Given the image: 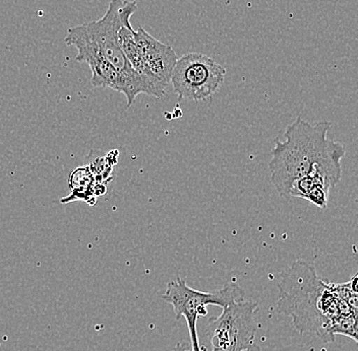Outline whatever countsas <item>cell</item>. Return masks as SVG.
Listing matches in <instances>:
<instances>
[{
    "mask_svg": "<svg viewBox=\"0 0 358 351\" xmlns=\"http://www.w3.org/2000/svg\"><path fill=\"white\" fill-rule=\"evenodd\" d=\"M225 75L226 69L209 56L187 53L178 57L170 82L179 100L200 102L212 99Z\"/></svg>",
    "mask_w": 358,
    "mask_h": 351,
    "instance_id": "cell-5",
    "label": "cell"
},
{
    "mask_svg": "<svg viewBox=\"0 0 358 351\" xmlns=\"http://www.w3.org/2000/svg\"><path fill=\"white\" fill-rule=\"evenodd\" d=\"M189 345H187V342H179V343L176 344L174 346L173 350L172 351H194L187 350ZM238 351H262L261 348L259 345H257L256 343L252 344V345L248 346V348H245V350H241Z\"/></svg>",
    "mask_w": 358,
    "mask_h": 351,
    "instance_id": "cell-12",
    "label": "cell"
},
{
    "mask_svg": "<svg viewBox=\"0 0 358 351\" xmlns=\"http://www.w3.org/2000/svg\"><path fill=\"white\" fill-rule=\"evenodd\" d=\"M334 335L342 334L357 342V314L340 317L332 327Z\"/></svg>",
    "mask_w": 358,
    "mask_h": 351,
    "instance_id": "cell-9",
    "label": "cell"
},
{
    "mask_svg": "<svg viewBox=\"0 0 358 351\" xmlns=\"http://www.w3.org/2000/svg\"><path fill=\"white\" fill-rule=\"evenodd\" d=\"M107 184H108V183L97 182V181H95L93 184L94 195H95L96 197L105 195L107 192Z\"/></svg>",
    "mask_w": 358,
    "mask_h": 351,
    "instance_id": "cell-13",
    "label": "cell"
},
{
    "mask_svg": "<svg viewBox=\"0 0 358 351\" xmlns=\"http://www.w3.org/2000/svg\"><path fill=\"white\" fill-rule=\"evenodd\" d=\"M134 38L145 67L166 89L178 56L169 45L162 43L143 28L134 30Z\"/></svg>",
    "mask_w": 358,
    "mask_h": 351,
    "instance_id": "cell-7",
    "label": "cell"
},
{
    "mask_svg": "<svg viewBox=\"0 0 358 351\" xmlns=\"http://www.w3.org/2000/svg\"><path fill=\"white\" fill-rule=\"evenodd\" d=\"M138 10V3L129 0H111L104 17L78 24L67 31L64 42L78 52H94L112 64L120 73L134 80H145L131 66L120 47L118 33Z\"/></svg>",
    "mask_w": 358,
    "mask_h": 351,
    "instance_id": "cell-3",
    "label": "cell"
},
{
    "mask_svg": "<svg viewBox=\"0 0 358 351\" xmlns=\"http://www.w3.org/2000/svg\"><path fill=\"white\" fill-rule=\"evenodd\" d=\"M73 201H84L91 207H94L97 203V197L94 195L93 185L91 187L86 188V189L71 190L69 196L60 199V202L64 203V204L73 202Z\"/></svg>",
    "mask_w": 358,
    "mask_h": 351,
    "instance_id": "cell-11",
    "label": "cell"
},
{
    "mask_svg": "<svg viewBox=\"0 0 358 351\" xmlns=\"http://www.w3.org/2000/svg\"><path fill=\"white\" fill-rule=\"evenodd\" d=\"M106 156L107 162L108 164L111 165V167H115L118 163V158H120V151L117 149H114V151H109L108 154H105Z\"/></svg>",
    "mask_w": 358,
    "mask_h": 351,
    "instance_id": "cell-14",
    "label": "cell"
},
{
    "mask_svg": "<svg viewBox=\"0 0 358 351\" xmlns=\"http://www.w3.org/2000/svg\"><path fill=\"white\" fill-rule=\"evenodd\" d=\"M95 182L92 174L90 173L88 167H77L73 173L69 175V186L71 190L86 189L91 187Z\"/></svg>",
    "mask_w": 358,
    "mask_h": 351,
    "instance_id": "cell-10",
    "label": "cell"
},
{
    "mask_svg": "<svg viewBox=\"0 0 358 351\" xmlns=\"http://www.w3.org/2000/svg\"><path fill=\"white\" fill-rule=\"evenodd\" d=\"M277 286V312L291 317L301 334L313 333L324 343L335 341L332 327L340 317L357 314L338 297L334 285L324 283L306 261H295L282 272Z\"/></svg>",
    "mask_w": 358,
    "mask_h": 351,
    "instance_id": "cell-1",
    "label": "cell"
},
{
    "mask_svg": "<svg viewBox=\"0 0 358 351\" xmlns=\"http://www.w3.org/2000/svg\"><path fill=\"white\" fill-rule=\"evenodd\" d=\"M329 121L310 124L297 119L286 128L285 140H275L272 160L268 163L271 181L280 195L290 198L292 185L310 175L315 165L335 156H345V147L328 140Z\"/></svg>",
    "mask_w": 358,
    "mask_h": 351,
    "instance_id": "cell-2",
    "label": "cell"
},
{
    "mask_svg": "<svg viewBox=\"0 0 358 351\" xmlns=\"http://www.w3.org/2000/svg\"><path fill=\"white\" fill-rule=\"evenodd\" d=\"M222 310L220 316L210 319L208 324L212 351H238L254 344L259 304L245 299Z\"/></svg>",
    "mask_w": 358,
    "mask_h": 351,
    "instance_id": "cell-6",
    "label": "cell"
},
{
    "mask_svg": "<svg viewBox=\"0 0 358 351\" xmlns=\"http://www.w3.org/2000/svg\"><path fill=\"white\" fill-rule=\"evenodd\" d=\"M162 299L173 307L176 320L180 317H185L187 320L192 350L203 351L196 328L199 317L208 314V306H217L223 308L245 301V292L236 283H227L216 292H201L189 287L185 279L178 276L176 281L168 283Z\"/></svg>",
    "mask_w": 358,
    "mask_h": 351,
    "instance_id": "cell-4",
    "label": "cell"
},
{
    "mask_svg": "<svg viewBox=\"0 0 358 351\" xmlns=\"http://www.w3.org/2000/svg\"><path fill=\"white\" fill-rule=\"evenodd\" d=\"M90 173L97 182H111L113 179V167L108 164L106 156L101 149H92L86 158V165Z\"/></svg>",
    "mask_w": 358,
    "mask_h": 351,
    "instance_id": "cell-8",
    "label": "cell"
}]
</instances>
